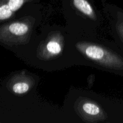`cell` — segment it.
Returning a JSON list of instances; mask_svg holds the SVG:
<instances>
[{
  "mask_svg": "<svg viewBox=\"0 0 123 123\" xmlns=\"http://www.w3.org/2000/svg\"><path fill=\"white\" fill-rule=\"evenodd\" d=\"M32 0H0V21L1 24L14 16L16 12L25 4Z\"/></svg>",
  "mask_w": 123,
  "mask_h": 123,
  "instance_id": "cell-7",
  "label": "cell"
},
{
  "mask_svg": "<svg viewBox=\"0 0 123 123\" xmlns=\"http://www.w3.org/2000/svg\"><path fill=\"white\" fill-rule=\"evenodd\" d=\"M77 114L87 122H97L106 119L100 106L91 99H79L77 102Z\"/></svg>",
  "mask_w": 123,
  "mask_h": 123,
  "instance_id": "cell-5",
  "label": "cell"
},
{
  "mask_svg": "<svg viewBox=\"0 0 123 123\" xmlns=\"http://www.w3.org/2000/svg\"><path fill=\"white\" fill-rule=\"evenodd\" d=\"M62 9L69 32L98 34L103 16L94 0H63Z\"/></svg>",
  "mask_w": 123,
  "mask_h": 123,
  "instance_id": "cell-3",
  "label": "cell"
},
{
  "mask_svg": "<svg viewBox=\"0 0 123 123\" xmlns=\"http://www.w3.org/2000/svg\"><path fill=\"white\" fill-rule=\"evenodd\" d=\"M68 40L74 65L90 66L117 74L123 71V58L113 42L104 39L98 34L70 32Z\"/></svg>",
  "mask_w": 123,
  "mask_h": 123,
  "instance_id": "cell-2",
  "label": "cell"
},
{
  "mask_svg": "<svg viewBox=\"0 0 123 123\" xmlns=\"http://www.w3.org/2000/svg\"><path fill=\"white\" fill-rule=\"evenodd\" d=\"M67 28L46 26L26 44L8 49L32 66L46 71L60 70L74 66Z\"/></svg>",
  "mask_w": 123,
  "mask_h": 123,
  "instance_id": "cell-1",
  "label": "cell"
},
{
  "mask_svg": "<svg viewBox=\"0 0 123 123\" xmlns=\"http://www.w3.org/2000/svg\"><path fill=\"white\" fill-rule=\"evenodd\" d=\"M33 78L26 74H16L13 76L7 82L6 88L9 89L12 94L21 96L27 94L34 88Z\"/></svg>",
  "mask_w": 123,
  "mask_h": 123,
  "instance_id": "cell-6",
  "label": "cell"
},
{
  "mask_svg": "<svg viewBox=\"0 0 123 123\" xmlns=\"http://www.w3.org/2000/svg\"><path fill=\"white\" fill-rule=\"evenodd\" d=\"M38 18L32 14L2 23L0 26V42L7 49L26 44L36 34Z\"/></svg>",
  "mask_w": 123,
  "mask_h": 123,
  "instance_id": "cell-4",
  "label": "cell"
}]
</instances>
